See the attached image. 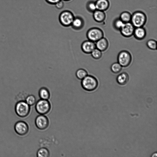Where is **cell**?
I'll list each match as a JSON object with an SVG mask.
<instances>
[{
	"instance_id": "6da1fadb",
	"label": "cell",
	"mask_w": 157,
	"mask_h": 157,
	"mask_svg": "<svg viewBox=\"0 0 157 157\" xmlns=\"http://www.w3.org/2000/svg\"><path fill=\"white\" fill-rule=\"evenodd\" d=\"M80 83L83 89L88 91L95 90L98 84L97 78L94 76L89 75L81 80Z\"/></svg>"
},
{
	"instance_id": "7a4b0ae2",
	"label": "cell",
	"mask_w": 157,
	"mask_h": 157,
	"mask_svg": "<svg viewBox=\"0 0 157 157\" xmlns=\"http://www.w3.org/2000/svg\"><path fill=\"white\" fill-rule=\"evenodd\" d=\"M147 20L146 15L144 13L137 11L132 15L130 22L135 28L142 27L145 24Z\"/></svg>"
},
{
	"instance_id": "3957f363",
	"label": "cell",
	"mask_w": 157,
	"mask_h": 157,
	"mask_svg": "<svg viewBox=\"0 0 157 157\" xmlns=\"http://www.w3.org/2000/svg\"><path fill=\"white\" fill-rule=\"evenodd\" d=\"M16 114L21 117H25L29 114L30 107L25 101H18L15 106Z\"/></svg>"
},
{
	"instance_id": "277c9868",
	"label": "cell",
	"mask_w": 157,
	"mask_h": 157,
	"mask_svg": "<svg viewBox=\"0 0 157 157\" xmlns=\"http://www.w3.org/2000/svg\"><path fill=\"white\" fill-rule=\"evenodd\" d=\"M75 17L71 11L65 10L60 13L59 20L61 25L65 27H68L71 26Z\"/></svg>"
},
{
	"instance_id": "5b68a950",
	"label": "cell",
	"mask_w": 157,
	"mask_h": 157,
	"mask_svg": "<svg viewBox=\"0 0 157 157\" xmlns=\"http://www.w3.org/2000/svg\"><path fill=\"white\" fill-rule=\"evenodd\" d=\"M51 108V104L48 100L41 99L36 102L35 106L36 112L41 115H45L48 113Z\"/></svg>"
},
{
	"instance_id": "8992f818",
	"label": "cell",
	"mask_w": 157,
	"mask_h": 157,
	"mask_svg": "<svg viewBox=\"0 0 157 157\" xmlns=\"http://www.w3.org/2000/svg\"><path fill=\"white\" fill-rule=\"evenodd\" d=\"M86 36L88 40L96 42L103 37L104 33L98 27H93L88 30Z\"/></svg>"
},
{
	"instance_id": "52a82bcc",
	"label": "cell",
	"mask_w": 157,
	"mask_h": 157,
	"mask_svg": "<svg viewBox=\"0 0 157 157\" xmlns=\"http://www.w3.org/2000/svg\"><path fill=\"white\" fill-rule=\"evenodd\" d=\"M117 62L122 67H126L130 64L132 56L130 53L126 50H123L118 53L117 57Z\"/></svg>"
},
{
	"instance_id": "ba28073f",
	"label": "cell",
	"mask_w": 157,
	"mask_h": 157,
	"mask_svg": "<svg viewBox=\"0 0 157 157\" xmlns=\"http://www.w3.org/2000/svg\"><path fill=\"white\" fill-rule=\"evenodd\" d=\"M35 124L38 129L43 130L47 128L49 124V121L44 115L40 114L35 119Z\"/></svg>"
},
{
	"instance_id": "9c48e42d",
	"label": "cell",
	"mask_w": 157,
	"mask_h": 157,
	"mask_svg": "<svg viewBox=\"0 0 157 157\" xmlns=\"http://www.w3.org/2000/svg\"><path fill=\"white\" fill-rule=\"evenodd\" d=\"M14 129L16 133L18 135L24 136L27 134L29 132V127L25 122L19 121L15 124Z\"/></svg>"
},
{
	"instance_id": "30bf717a",
	"label": "cell",
	"mask_w": 157,
	"mask_h": 157,
	"mask_svg": "<svg viewBox=\"0 0 157 157\" xmlns=\"http://www.w3.org/2000/svg\"><path fill=\"white\" fill-rule=\"evenodd\" d=\"M135 28V27L130 22L124 23L120 31L123 36L129 37L133 35Z\"/></svg>"
},
{
	"instance_id": "8fae6325",
	"label": "cell",
	"mask_w": 157,
	"mask_h": 157,
	"mask_svg": "<svg viewBox=\"0 0 157 157\" xmlns=\"http://www.w3.org/2000/svg\"><path fill=\"white\" fill-rule=\"evenodd\" d=\"M96 48L95 42L88 40L82 42L81 45L82 51L86 54H90Z\"/></svg>"
},
{
	"instance_id": "7c38bea8",
	"label": "cell",
	"mask_w": 157,
	"mask_h": 157,
	"mask_svg": "<svg viewBox=\"0 0 157 157\" xmlns=\"http://www.w3.org/2000/svg\"><path fill=\"white\" fill-rule=\"evenodd\" d=\"M84 21L81 17H75L71 26L74 30L79 31L82 29L84 25Z\"/></svg>"
},
{
	"instance_id": "4fadbf2b",
	"label": "cell",
	"mask_w": 157,
	"mask_h": 157,
	"mask_svg": "<svg viewBox=\"0 0 157 157\" xmlns=\"http://www.w3.org/2000/svg\"><path fill=\"white\" fill-rule=\"evenodd\" d=\"M133 35L136 39L142 40L146 36V30L143 27L135 28Z\"/></svg>"
},
{
	"instance_id": "5bb4252c",
	"label": "cell",
	"mask_w": 157,
	"mask_h": 157,
	"mask_svg": "<svg viewBox=\"0 0 157 157\" xmlns=\"http://www.w3.org/2000/svg\"><path fill=\"white\" fill-rule=\"evenodd\" d=\"M95 3L97 10L103 11L107 10L110 5L108 0H97Z\"/></svg>"
},
{
	"instance_id": "9a60e30c",
	"label": "cell",
	"mask_w": 157,
	"mask_h": 157,
	"mask_svg": "<svg viewBox=\"0 0 157 157\" xmlns=\"http://www.w3.org/2000/svg\"><path fill=\"white\" fill-rule=\"evenodd\" d=\"M95 44L96 48L101 52L106 50L109 46L108 40L106 38L103 37L96 41Z\"/></svg>"
},
{
	"instance_id": "2e32d148",
	"label": "cell",
	"mask_w": 157,
	"mask_h": 157,
	"mask_svg": "<svg viewBox=\"0 0 157 157\" xmlns=\"http://www.w3.org/2000/svg\"><path fill=\"white\" fill-rule=\"evenodd\" d=\"M93 13V18L97 22H103L105 19L106 16L104 11L96 10Z\"/></svg>"
},
{
	"instance_id": "e0dca14e",
	"label": "cell",
	"mask_w": 157,
	"mask_h": 157,
	"mask_svg": "<svg viewBox=\"0 0 157 157\" xmlns=\"http://www.w3.org/2000/svg\"><path fill=\"white\" fill-rule=\"evenodd\" d=\"M129 76L126 72H124L119 74L117 77L116 80L117 83L120 85L126 84L129 80Z\"/></svg>"
},
{
	"instance_id": "ac0fdd59",
	"label": "cell",
	"mask_w": 157,
	"mask_h": 157,
	"mask_svg": "<svg viewBox=\"0 0 157 157\" xmlns=\"http://www.w3.org/2000/svg\"><path fill=\"white\" fill-rule=\"evenodd\" d=\"M39 96L41 99L48 100L50 94L49 90L46 87H43L40 89L38 91Z\"/></svg>"
},
{
	"instance_id": "d6986e66",
	"label": "cell",
	"mask_w": 157,
	"mask_h": 157,
	"mask_svg": "<svg viewBox=\"0 0 157 157\" xmlns=\"http://www.w3.org/2000/svg\"><path fill=\"white\" fill-rule=\"evenodd\" d=\"M87 71L83 68H79L75 71V75L78 79L82 80L88 75Z\"/></svg>"
},
{
	"instance_id": "ffe728a7",
	"label": "cell",
	"mask_w": 157,
	"mask_h": 157,
	"mask_svg": "<svg viewBox=\"0 0 157 157\" xmlns=\"http://www.w3.org/2000/svg\"><path fill=\"white\" fill-rule=\"evenodd\" d=\"M132 14L128 11H124L120 15L119 18L124 23L131 21Z\"/></svg>"
},
{
	"instance_id": "44dd1931",
	"label": "cell",
	"mask_w": 157,
	"mask_h": 157,
	"mask_svg": "<svg viewBox=\"0 0 157 157\" xmlns=\"http://www.w3.org/2000/svg\"><path fill=\"white\" fill-rule=\"evenodd\" d=\"M36 155L38 157H48L50 156V152L48 149L42 147L38 150Z\"/></svg>"
},
{
	"instance_id": "7402d4cb",
	"label": "cell",
	"mask_w": 157,
	"mask_h": 157,
	"mask_svg": "<svg viewBox=\"0 0 157 157\" xmlns=\"http://www.w3.org/2000/svg\"><path fill=\"white\" fill-rule=\"evenodd\" d=\"M122 67V66L117 62L113 63L111 66L110 69L113 72L117 74L121 71Z\"/></svg>"
},
{
	"instance_id": "603a6c76",
	"label": "cell",
	"mask_w": 157,
	"mask_h": 157,
	"mask_svg": "<svg viewBox=\"0 0 157 157\" xmlns=\"http://www.w3.org/2000/svg\"><path fill=\"white\" fill-rule=\"evenodd\" d=\"M86 7L87 10L90 12L93 13L97 9L95 2L93 1H90L87 2Z\"/></svg>"
},
{
	"instance_id": "cb8c5ba5",
	"label": "cell",
	"mask_w": 157,
	"mask_h": 157,
	"mask_svg": "<svg viewBox=\"0 0 157 157\" xmlns=\"http://www.w3.org/2000/svg\"><path fill=\"white\" fill-rule=\"evenodd\" d=\"M92 57L94 59H100L102 56V52L96 48L90 53Z\"/></svg>"
},
{
	"instance_id": "d4e9b609",
	"label": "cell",
	"mask_w": 157,
	"mask_h": 157,
	"mask_svg": "<svg viewBox=\"0 0 157 157\" xmlns=\"http://www.w3.org/2000/svg\"><path fill=\"white\" fill-rule=\"evenodd\" d=\"M25 101L30 106L33 105L36 102V97L33 95H27Z\"/></svg>"
},
{
	"instance_id": "484cf974",
	"label": "cell",
	"mask_w": 157,
	"mask_h": 157,
	"mask_svg": "<svg viewBox=\"0 0 157 157\" xmlns=\"http://www.w3.org/2000/svg\"><path fill=\"white\" fill-rule=\"evenodd\" d=\"M124 23L119 18L114 20L113 22V26L116 29L120 30Z\"/></svg>"
},
{
	"instance_id": "4316f807",
	"label": "cell",
	"mask_w": 157,
	"mask_h": 157,
	"mask_svg": "<svg viewBox=\"0 0 157 157\" xmlns=\"http://www.w3.org/2000/svg\"><path fill=\"white\" fill-rule=\"evenodd\" d=\"M148 48L152 50L156 49L157 43L155 40L150 39L147 41L146 43Z\"/></svg>"
},
{
	"instance_id": "83f0119b",
	"label": "cell",
	"mask_w": 157,
	"mask_h": 157,
	"mask_svg": "<svg viewBox=\"0 0 157 157\" xmlns=\"http://www.w3.org/2000/svg\"><path fill=\"white\" fill-rule=\"evenodd\" d=\"M26 95V94L24 93H20L16 96V98L18 101H25V98L27 96Z\"/></svg>"
},
{
	"instance_id": "f1b7e54d",
	"label": "cell",
	"mask_w": 157,
	"mask_h": 157,
	"mask_svg": "<svg viewBox=\"0 0 157 157\" xmlns=\"http://www.w3.org/2000/svg\"><path fill=\"white\" fill-rule=\"evenodd\" d=\"M55 5L57 9L61 10L64 7V3L62 0H61L56 3Z\"/></svg>"
},
{
	"instance_id": "f546056e",
	"label": "cell",
	"mask_w": 157,
	"mask_h": 157,
	"mask_svg": "<svg viewBox=\"0 0 157 157\" xmlns=\"http://www.w3.org/2000/svg\"><path fill=\"white\" fill-rule=\"evenodd\" d=\"M60 0H45L46 2L48 4L54 5Z\"/></svg>"
},
{
	"instance_id": "4dcf8cb0",
	"label": "cell",
	"mask_w": 157,
	"mask_h": 157,
	"mask_svg": "<svg viewBox=\"0 0 157 157\" xmlns=\"http://www.w3.org/2000/svg\"><path fill=\"white\" fill-rule=\"evenodd\" d=\"M63 1H70L71 0H62Z\"/></svg>"
}]
</instances>
